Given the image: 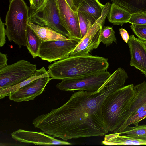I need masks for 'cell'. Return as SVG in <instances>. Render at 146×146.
I'll return each instance as SVG.
<instances>
[{
    "label": "cell",
    "instance_id": "cell-33",
    "mask_svg": "<svg viewBox=\"0 0 146 146\" xmlns=\"http://www.w3.org/2000/svg\"><path fill=\"white\" fill-rule=\"evenodd\" d=\"M83 1V0H72L74 5L77 9Z\"/></svg>",
    "mask_w": 146,
    "mask_h": 146
},
{
    "label": "cell",
    "instance_id": "cell-4",
    "mask_svg": "<svg viewBox=\"0 0 146 146\" xmlns=\"http://www.w3.org/2000/svg\"><path fill=\"white\" fill-rule=\"evenodd\" d=\"M29 8L24 0H10L5 25L6 36L19 48L27 46L26 30L29 22Z\"/></svg>",
    "mask_w": 146,
    "mask_h": 146
},
{
    "label": "cell",
    "instance_id": "cell-18",
    "mask_svg": "<svg viewBox=\"0 0 146 146\" xmlns=\"http://www.w3.org/2000/svg\"><path fill=\"white\" fill-rule=\"evenodd\" d=\"M131 15L127 10L113 3L107 17L109 22L122 26L124 24L129 22Z\"/></svg>",
    "mask_w": 146,
    "mask_h": 146
},
{
    "label": "cell",
    "instance_id": "cell-17",
    "mask_svg": "<svg viewBox=\"0 0 146 146\" xmlns=\"http://www.w3.org/2000/svg\"><path fill=\"white\" fill-rule=\"evenodd\" d=\"M49 76L48 71L43 67L36 70L30 77L15 85L0 89V99H2L11 93L15 92L31 82L38 79Z\"/></svg>",
    "mask_w": 146,
    "mask_h": 146
},
{
    "label": "cell",
    "instance_id": "cell-8",
    "mask_svg": "<svg viewBox=\"0 0 146 146\" xmlns=\"http://www.w3.org/2000/svg\"><path fill=\"white\" fill-rule=\"evenodd\" d=\"M36 65L22 59L0 70V89L12 86L31 76Z\"/></svg>",
    "mask_w": 146,
    "mask_h": 146
},
{
    "label": "cell",
    "instance_id": "cell-3",
    "mask_svg": "<svg viewBox=\"0 0 146 146\" xmlns=\"http://www.w3.org/2000/svg\"><path fill=\"white\" fill-rule=\"evenodd\" d=\"M135 94L131 84L116 90L106 98L102 113L109 131L114 132L125 121Z\"/></svg>",
    "mask_w": 146,
    "mask_h": 146
},
{
    "label": "cell",
    "instance_id": "cell-28",
    "mask_svg": "<svg viewBox=\"0 0 146 146\" xmlns=\"http://www.w3.org/2000/svg\"><path fill=\"white\" fill-rule=\"evenodd\" d=\"M130 27L139 38L146 40V25H132Z\"/></svg>",
    "mask_w": 146,
    "mask_h": 146
},
{
    "label": "cell",
    "instance_id": "cell-32",
    "mask_svg": "<svg viewBox=\"0 0 146 146\" xmlns=\"http://www.w3.org/2000/svg\"><path fill=\"white\" fill-rule=\"evenodd\" d=\"M66 2L71 8L74 11H77V9L74 5L72 0H66Z\"/></svg>",
    "mask_w": 146,
    "mask_h": 146
},
{
    "label": "cell",
    "instance_id": "cell-9",
    "mask_svg": "<svg viewBox=\"0 0 146 146\" xmlns=\"http://www.w3.org/2000/svg\"><path fill=\"white\" fill-rule=\"evenodd\" d=\"M80 40L72 38L42 42L38 56L50 63L69 57Z\"/></svg>",
    "mask_w": 146,
    "mask_h": 146
},
{
    "label": "cell",
    "instance_id": "cell-14",
    "mask_svg": "<svg viewBox=\"0 0 146 146\" xmlns=\"http://www.w3.org/2000/svg\"><path fill=\"white\" fill-rule=\"evenodd\" d=\"M105 5L98 0H83L77 10L87 17L93 23L101 16Z\"/></svg>",
    "mask_w": 146,
    "mask_h": 146
},
{
    "label": "cell",
    "instance_id": "cell-5",
    "mask_svg": "<svg viewBox=\"0 0 146 146\" xmlns=\"http://www.w3.org/2000/svg\"><path fill=\"white\" fill-rule=\"evenodd\" d=\"M111 4L108 2L105 4L101 17L88 30L71 52L70 56L88 55L91 50L96 49L101 41L102 27L110 9Z\"/></svg>",
    "mask_w": 146,
    "mask_h": 146
},
{
    "label": "cell",
    "instance_id": "cell-2",
    "mask_svg": "<svg viewBox=\"0 0 146 146\" xmlns=\"http://www.w3.org/2000/svg\"><path fill=\"white\" fill-rule=\"evenodd\" d=\"M108 59L90 54L68 57L55 61L48 66L51 80L78 78L106 70Z\"/></svg>",
    "mask_w": 146,
    "mask_h": 146
},
{
    "label": "cell",
    "instance_id": "cell-21",
    "mask_svg": "<svg viewBox=\"0 0 146 146\" xmlns=\"http://www.w3.org/2000/svg\"><path fill=\"white\" fill-rule=\"evenodd\" d=\"M26 40L29 52L35 58L38 56L40 46L42 42L28 25L26 30Z\"/></svg>",
    "mask_w": 146,
    "mask_h": 146
},
{
    "label": "cell",
    "instance_id": "cell-12",
    "mask_svg": "<svg viewBox=\"0 0 146 146\" xmlns=\"http://www.w3.org/2000/svg\"><path fill=\"white\" fill-rule=\"evenodd\" d=\"M57 2L62 21L68 32L70 38L81 40L82 38L77 11H73L66 0H57Z\"/></svg>",
    "mask_w": 146,
    "mask_h": 146
},
{
    "label": "cell",
    "instance_id": "cell-1",
    "mask_svg": "<svg viewBox=\"0 0 146 146\" xmlns=\"http://www.w3.org/2000/svg\"><path fill=\"white\" fill-rule=\"evenodd\" d=\"M123 86L121 78L112 74L98 90L75 92L61 107L38 116L32 124L44 133L64 141L105 135L109 131L103 114V102Z\"/></svg>",
    "mask_w": 146,
    "mask_h": 146
},
{
    "label": "cell",
    "instance_id": "cell-13",
    "mask_svg": "<svg viewBox=\"0 0 146 146\" xmlns=\"http://www.w3.org/2000/svg\"><path fill=\"white\" fill-rule=\"evenodd\" d=\"M127 44L131 57L130 66L140 70L146 76V46L133 35L129 36Z\"/></svg>",
    "mask_w": 146,
    "mask_h": 146
},
{
    "label": "cell",
    "instance_id": "cell-23",
    "mask_svg": "<svg viewBox=\"0 0 146 146\" xmlns=\"http://www.w3.org/2000/svg\"><path fill=\"white\" fill-rule=\"evenodd\" d=\"M146 118V109L138 114L133 115L125 120L120 126L113 132L115 133H119L120 135L129 125L133 124L135 126H137L141 121Z\"/></svg>",
    "mask_w": 146,
    "mask_h": 146
},
{
    "label": "cell",
    "instance_id": "cell-10",
    "mask_svg": "<svg viewBox=\"0 0 146 146\" xmlns=\"http://www.w3.org/2000/svg\"><path fill=\"white\" fill-rule=\"evenodd\" d=\"M46 134L43 132L31 131L19 129L13 132L11 136L13 139L20 143H31L39 145H72L70 142L57 139L54 136Z\"/></svg>",
    "mask_w": 146,
    "mask_h": 146
},
{
    "label": "cell",
    "instance_id": "cell-15",
    "mask_svg": "<svg viewBox=\"0 0 146 146\" xmlns=\"http://www.w3.org/2000/svg\"><path fill=\"white\" fill-rule=\"evenodd\" d=\"M28 25L35 32L42 42L65 40L68 39V38L62 34L48 27H42L30 22H28Z\"/></svg>",
    "mask_w": 146,
    "mask_h": 146
},
{
    "label": "cell",
    "instance_id": "cell-34",
    "mask_svg": "<svg viewBox=\"0 0 146 146\" xmlns=\"http://www.w3.org/2000/svg\"><path fill=\"white\" fill-rule=\"evenodd\" d=\"M141 40L144 43L145 45L146 46V40Z\"/></svg>",
    "mask_w": 146,
    "mask_h": 146
},
{
    "label": "cell",
    "instance_id": "cell-27",
    "mask_svg": "<svg viewBox=\"0 0 146 146\" xmlns=\"http://www.w3.org/2000/svg\"><path fill=\"white\" fill-rule=\"evenodd\" d=\"M129 22L134 25H146V12L131 13Z\"/></svg>",
    "mask_w": 146,
    "mask_h": 146
},
{
    "label": "cell",
    "instance_id": "cell-22",
    "mask_svg": "<svg viewBox=\"0 0 146 146\" xmlns=\"http://www.w3.org/2000/svg\"><path fill=\"white\" fill-rule=\"evenodd\" d=\"M123 134L135 139L146 141V125H138L134 127L129 126L120 135Z\"/></svg>",
    "mask_w": 146,
    "mask_h": 146
},
{
    "label": "cell",
    "instance_id": "cell-6",
    "mask_svg": "<svg viewBox=\"0 0 146 146\" xmlns=\"http://www.w3.org/2000/svg\"><path fill=\"white\" fill-rule=\"evenodd\" d=\"M111 75L106 70L79 77L65 79L57 84L56 87L63 91L93 92L98 90Z\"/></svg>",
    "mask_w": 146,
    "mask_h": 146
},
{
    "label": "cell",
    "instance_id": "cell-29",
    "mask_svg": "<svg viewBox=\"0 0 146 146\" xmlns=\"http://www.w3.org/2000/svg\"><path fill=\"white\" fill-rule=\"evenodd\" d=\"M5 23L2 21L1 18H0V47L4 46L6 43V29L5 28Z\"/></svg>",
    "mask_w": 146,
    "mask_h": 146
},
{
    "label": "cell",
    "instance_id": "cell-16",
    "mask_svg": "<svg viewBox=\"0 0 146 146\" xmlns=\"http://www.w3.org/2000/svg\"><path fill=\"white\" fill-rule=\"evenodd\" d=\"M102 143L109 145H146V141L135 139L126 135H121L119 133H114L105 135Z\"/></svg>",
    "mask_w": 146,
    "mask_h": 146
},
{
    "label": "cell",
    "instance_id": "cell-30",
    "mask_svg": "<svg viewBox=\"0 0 146 146\" xmlns=\"http://www.w3.org/2000/svg\"><path fill=\"white\" fill-rule=\"evenodd\" d=\"M7 60V54L0 52V70L8 65Z\"/></svg>",
    "mask_w": 146,
    "mask_h": 146
},
{
    "label": "cell",
    "instance_id": "cell-7",
    "mask_svg": "<svg viewBox=\"0 0 146 146\" xmlns=\"http://www.w3.org/2000/svg\"><path fill=\"white\" fill-rule=\"evenodd\" d=\"M29 22L42 27H50L67 38L68 32L64 27L60 16L57 0H47L43 9L29 17Z\"/></svg>",
    "mask_w": 146,
    "mask_h": 146
},
{
    "label": "cell",
    "instance_id": "cell-11",
    "mask_svg": "<svg viewBox=\"0 0 146 146\" xmlns=\"http://www.w3.org/2000/svg\"><path fill=\"white\" fill-rule=\"evenodd\" d=\"M51 80L49 76L41 78L31 82L15 92L10 93L9 99L16 102L34 100L41 94Z\"/></svg>",
    "mask_w": 146,
    "mask_h": 146
},
{
    "label": "cell",
    "instance_id": "cell-26",
    "mask_svg": "<svg viewBox=\"0 0 146 146\" xmlns=\"http://www.w3.org/2000/svg\"><path fill=\"white\" fill-rule=\"evenodd\" d=\"M47 0H29L30 7L29 17L34 15L42 10L44 7Z\"/></svg>",
    "mask_w": 146,
    "mask_h": 146
},
{
    "label": "cell",
    "instance_id": "cell-20",
    "mask_svg": "<svg viewBox=\"0 0 146 146\" xmlns=\"http://www.w3.org/2000/svg\"><path fill=\"white\" fill-rule=\"evenodd\" d=\"M131 13L146 12V0H111Z\"/></svg>",
    "mask_w": 146,
    "mask_h": 146
},
{
    "label": "cell",
    "instance_id": "cell-24",
    "mask_svg": "<svg viewBox=\"0 0 146 146\" xmlns=\"http://www.w3.org/2000/svg\"><path fill=\"white\" fill-rule=\"evenodd\" d=\"M115 32L112 27L104 25L102 28L101 41L106 47L114 42L116 43Z\"/></svg>",
    "mask_w": 146,
    "mask_h": 146
},
{
    "label": "cell",
    "instance_id": "cell-31",
    "mask_svg": "<svg viewBox=\"0 0 146 146\" xmlns=\"http://www.w3.org/2000/svg\"><path fill=\"white\" fill-rule=\"evenodd\" d=\"M119 31L122 39L126 43H127L129 36L127 31L123 28L120 29Z\"/></svg>",
    "mask_w": 146,
    "mask_h": 146
},
{
    "label": "cell",
    "instance_id": "cell-19",
    "mask_svg": "<svg viewBox=\"0 0 146 146\" xmlns=\"http://www.w3.org/2000/svg\"><path fill=\"white\" fill-rule=\"evenodd\" d=\"M134 89L135 95L125 121L131 116L138 108L146 103V82L134 86Z\"/></svg>",
    "mask_w": 146,
    "mask_h": 146
},
{
    "label": "cell",
    "instance_id": "cell-25",
    "mask_svg": "<svg viewBox=\"0 0 146 146\" xmlns=\"http://www.w3.org/2000/svg\"><path fill=\"white\" fill-rule=\"evenodd\" d=\"M79 24L82 38L94 24L83 13L77 10Z\"/></svg>",
    "mask_w": 146,
    "mask_h": 146
}]
</instances>
